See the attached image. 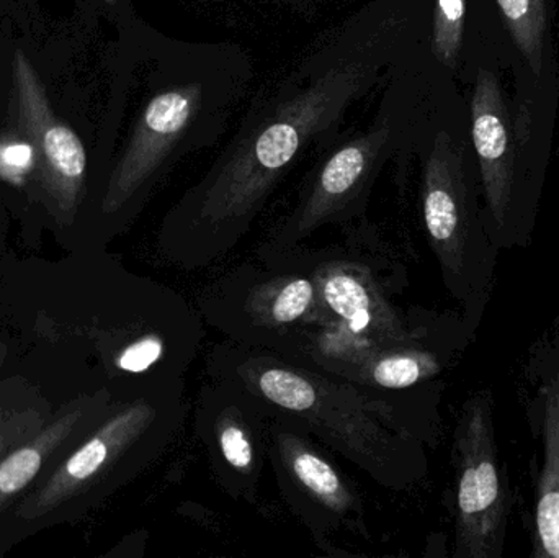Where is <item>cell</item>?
I'll return each instance as SVG.
<instances>
[{"label":"cell","instance_id":"obj_1","mask_svg":"<svg viewBox=\"0 0 559 558\" xmlns=\"http://www.w3.org/2000/svg\"><path fill=\"white\" fill-rule=\"evenodd\" d=\"M373 75V66H338L283 104L274 118L170 210L159 233L163 258L195 272L229 254L248 235L298 151L312 134L331 127Z\"/></svg>","mask_w":559,"mask_h":558},{"label":"cell","instance_id":"obj_2","mask_svg":"<svg viewBox=\"0 0 559 558\" xmlns=\"http://www.w3.org/2000/svg\"><path fill=\"white\" fill-rule=\"evenodd\" d=\"M210 379L248 392L267 416L318 439L388 490L416 474L413 429L400 392L374 393L269 351L218 344L206 357Z\"/></svg>","mask_w":559,"mask_h":558},{"label":"cell","instance_id":"obj_3","mask_svg":"<svg viewBox=\"0 0 559 558\" xmlns=\"http://www.w3.org/2000/svg\"><path fill=\"white\" fill-rule=\"evenodd\" d=\"M259 261L213 281L200 294V314L233 343L298 363L331 318L311 272L293 252Z\"/></svg>","mask_w":559,"mask_h":558},{"label":"cell","instance_id":"obj_4","mask_svg":"<svg viewBox=\"0 0 559 558\" xmlns=\"http://www.w3.org/2000/svg\"><path fill=\"white\" fill-rule=\"evenodd\" d=\"M186 416V383L120 403L51 478L20 504L16 517L41 520L115 475H136L150 467L176 444Z\"/></svg>","mask_w":559,"mask_h":558},{"label":"cell","instance_id":"obj_5","mask_svg":"<svg viewBox=\"0 0 559 558\" xmlns=\"http://www.w3.org/2000/svg\"><path fill=\"white\" fill-rule=\"evenodd\" d=\"M455 556L498 558L504 547L509 488L499 461L491 395H473L455 431Z\"/></svg>","mask_w":559,"mask_h":558},{"label":"cell","instance_id":"obj_6","mask_svg":"<svg viewBox=\"0 0 559 558\" xmlns=\"http://www.w3.org/2000/svg\"><path fill=\"white\" fill-rule=\"evenodd\" d=\"M269 464L282 497L316 537L347 531L371 539L360 495L308 432L269 416Z\"/></svg>","mask_w":559,"mask_h":558},{"label":"cell","instance_id":"obj_7","mask_svg":"<svg viewBox=\"0 0 559 558\" xmlns=\"http://www.w3.org/2000/svg\"><path fill=\"white\" fill-rule=\"evenodd\" d=\"M311 272L322 307L342 330L370 346L427 343L423 324L411 323L391 304L384 274L378 268L384 258L368 251H308L289 249Z\"/></svg>","mask_w":559,"mask_h":558},{"label":"cell","instance_id":"obj_8","mask_svg":"<svg viewBox=\"0 0 559 558\" xmlns=\"http://www.w3.org/2000/svg\"><path fill=\"white\" fill-rule=\"evenodd\" d=\"M195 432L226 495L255 507L269 462L264 408L239 387L210 379L200 390Z\"/></svg>","mask_w":559,"mask_h":558},{"label":"cell","instance_id":"obj_9","mask_svg":"<svg viewBox=\"0 0 559 558\" xmlns=\"http://www.w3.org/2000/svg\"><path fill=\"white\" fill-rule=\"evenodd\" d=\"M12 98L16 127L35 154L52 212L71 222L84 193L87 153L79 134L56 117L38 72L20 49L12 61Z\"/></svg>","mask_w":559,"mask_h":558},{"label":"cell","instance_id":"obj_10","mask_svg":"<svg viewBox=\"0 0 559 558\" xmlns=\"http://www.w3.org/2000/svg\"><path fill=\"white\" fill-rule=\"evenodd\" d=\"M390 141V124L381 123L335 151L321 167L292 215L262 242L258 259H272L298 248L328 223L347 218L364 199Z\"/></svg>","mask_w":559,"mask_h":558},{"label":"cell","instance_id":"obj_11","mask_svg":"<svg viewBox=\"0 0 559 558\" xmlns=\"http://www.w3.org/2000/svg\"><path fill=\"white\" fill-rule=\"evenodd\" d=\"M423 216L430 248L453 295L465 298L472 261V213L459 154L447 134L437 138L427 161Z\"/></svg>","mask_w":559,"mask_h":558},{"label":"cell","instance_id":"obj_12","mask_svg":"<svg viewBox=\"0 0 559 558\" xmlns=\"http://www.w3.org/2000/svg\"><path fill=\"white\" fill-rule=\"evenodd\" d=\"M199 100V87L186 85L164 92L147 104L130 144L108 180L102 200L105 215L120 212L159 169L189 127Z\"/></svg>","mask_w":559,"mask_h":558},{"label":"cell","instance_id":"obj_13","mask_svg":"<svg viewBox=\"0 0 559 558\" xmlns=\"http://www.w3.org/2000/svg\"><path fill=\"white\" fill-rule=\"evenodd\" d=\"M473 141L481 164L489 209L496 223L504 225L514 183V151L501 91L496 79L486 71H479L473 95Z\"/></svg>","mask_w":559,"mask_h":558},{"label":"cell","instance_id":"obj_14","mask_svg":"<svg viewBox=\"0 0 559 558\" xmlns=\"http://www.w3.org/2000/svg\"><path fill=\"white\" fill-rule=\"evenodd\" d=\"M442 372V360L427 343L386 344L371 351L347 382L374 393L406 392Z\"/></svg>","mask_w":559,"mask_h":558},{"label":"cell","instance_id":"obj_15","mask_svg":"<svg viewBox=\"0 0 559 558\" xmlns=\"http://www.w3.org/2000/svg\"><path fill=\"white\" fill-rule=\"evenodd\" d=\"M105 395L108 393H100L97 400L79 403L74 409L56 419L35 439L20 446L0 462V510L5 508L16 495L25 491V488L38 477L39 471L45 467L48 459L74 432L75 426L84 418L85 413Z\"/></svg>","mask_w":559,"mask_h":558},{"label":"cell","instance_id":"obj_16","mask_svg":"<svg viewBox=\"0 0 559 558\" xmlns=\"http://www.w3.org/2000/svg\"><path fill=\"white\" fill-rule=\"evenodd\" d=\"M545 462L537 490V533L545 556L559 558V369L544 400Z\"/></svg>","mask_w":559,"mask_h":558},{"label":"cell","instance_id":"obj_17","mask_svg":"<svg viewBox=\"0 0 559 558\" xmlns=\"http://www.w3.org/2000/svg\"><path fill=\"white\" fill-rule=\"evenodd\" d=\"M512 38L522 55L531 62L535 74H540L544 55L547 10L544 0H498Z\"/></svg>","mask_w":559,"mask_h":558},{"label":"cell","instance_id":"obj_18","mask_svg":"<svg viewBox=\"0 0 559 558\" xmlns=\"http://www.w3.org/2000/svg\"><path fill=\"white\" fill-rule=\"evenodd\" d=\"M465 0H437L433 23V52L443 64L452 68L462 45Z\"/></svg>","mask_w":559,"mask_h":558},{"label":"cell","instance_id":"obj_19","mask_svg":"<svg viewBox=\"0 0 559 558\" xmlns=\"http://www.w3.org/2000/svg\"><path fill=\"white\" fill-rule=\"evenodd\" d=\"M3 446H5V436H3L2 431H0V454H2Z\"/></svg>","mask_w":559,"mask_h":558},{"label":"cell","instance_id":"obj_20","mask_svg":"<svg viewBox=\"0 0 559 558\" xmlns=\"http://www.w3.org/2000/svg\"><path fill=\"white\" fill-rule=\"evenodd\" d=\"M3 357H5V346H3V344H0V366H2Z\"/></svg>","mask_w":559,"mask_h":558},{"label":"cell","instance_id":"obj_21","mask_svg":"<svg viewBox=\"0 0 559 558\" xmlns=\"http://www.w3.org/2000/svg\"><path fill=\"white\" fill-rule=\"evenodd\" d=\"M104 2H107V3H115V0H104Z\"/></svg>","mask_w":559,"mask_h":558}]
</instances>
